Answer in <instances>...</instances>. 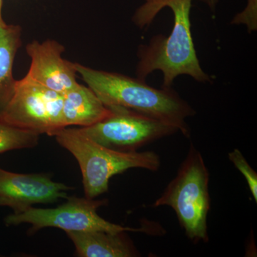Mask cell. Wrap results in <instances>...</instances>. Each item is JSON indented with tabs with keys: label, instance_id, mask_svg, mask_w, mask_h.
Segmentation results:
<instances>
[{
	"label": "cell",
	"instance_id": "6da1fadb",
	"mask_svg": "<svg viewBox=\"0 0 257 257\" xmlns=\"http://www.w3.org/2000/svg\"><path fill=\"white\" fill-rule=\"evenodd\" d=\"M77 74L107 107H122L172 125L189 138L186 119L195 111L175 91L157 89L145 81L75 63Z\"/></svg>",
	"mask_w": 257,
	"mask_h": 257
},
{
	"label": "cell",
	"instance_id": "7a4b0ae2",
	"mask_svg": "<svg viewBox=\"0 0 257 257\" xmlns=\"http://www.w3.org/2000/svg\"><path fill=\"white\" fill-rule=\"evenodd\" d=\"M192 0H170L165 5L173 12L175 23L170 36L157 35L150 44L139 47L138 78L145 81L152 72L163 73V88H171L179 75L187 74L199 82H211L203 71L191 32Z\"/></svg>",
	"mask_w": 257,
	"mask_h": 257
},
{
	"label": "cell",
	"instance_id": "3957f363",
	"mask_svg": "<svg viewBox=\"0 0 257 257\" xmlns=\"http://www.w3.org/2000/svg\"><path fill=\"white\" fill-rule=\"evenodd\" d=\"M56 140L78 162L85 197L95 199L109 190L111 177L133 168L160 169V156L155 152H120L88 138L80 128L64 127L57 132Z\"/></svg>",
	"mask_w": 257,
	"mask_h": 257
},
{
	"label": "cell",
	"instance_id": "277c9868",
	"mask_svg": "<svg viewBox=\"0 0 257 257\" xmlns=\"http://www.w3.org/2000/svg\"><path fill=\"white\" fill-rule=\"evenodd\" d=\"M209 172L202 154L191 144L177 175L153 204L154 207L172 208L187 238L194 243L209 241Z\"/></svg>",
	"mask_w": 257,
	"mask_h": 257
},
{
	"label": "cell",
	"instance_id": "5b68a950",
	"mask_svg": "<svg viewBox=\"0 0 257 257\" xmlns=\"http://www.w3.org/2000/svg\"><path fill=\"white\" fill-rule=\"evenodd\" d=\"M67 202L52 209L30 207L23 212L10 214L5 219L7 226L27 223L32 225L30 234L45 227H56L67 231H102L109 233L152 231L149 226L142 228L126 227L109 222L97 214V209L107 204L106 199L96 200L89 198L67 197Z\"/></svg>",
	"mask_w": 257,
	"mask_h": 257
},
{
	"label": "cell",
	"instance_id": "8992f818",
	"mask_svg": "<svg viewBox=\"0 0 257 257\" xmlns=\"http://www.w3.org/2000/svg\"><path fill=\"white\" fill-rule=\"evenodd\" d=\"M62 108L63 94L25 76L17 80L14 94L0 114V121L40 135L54 136L66 127Z\"/></svg>",
	"mask_w": 257,
	"mask_h": 257
},
{
	"label": "cell",
	"instance_id": "52a82bcc",
	"mask_svg": "<svg viewBox=\"0 0 257 257\" xmlns=\"http://www.w3.org/2000/svg\"><path fill=\"white\" fill-rule=\"evenodd\" d=\"M110 115L81 131L93 141L111 150L136 152L145 145L179 132L160 120L122 107H108Z\"/></svg>",
	"mask_w": 257,
	"mask_h": 257
},
{
	"label": "cell",
	"instance_id": "ba28073f",
	"mask_svg": "<svg viewBox=\"0 0 257 257\" xmlns=\"http://www.w3.org/2000/svg\"><path fill=\"white\" fill-rule=\"evenodd\" d=\"M54 182L44 174H20L0 167V207H8L14 214L23 212L34 204H50L67 199L72 189Z\"/></svg>",
	"mask_w": 257,
	"mask_h": 257
},
{
	"label": "cell",
	"instance_id": "9c48e42d",
	"mask_svg": "<svg viewBox=\"0 0 257 257\" xmlns=\"http://www.w3.org/2000/svg\"><path fill=\"white\" fill-rule=\"evenodd\" d=\"M26 50L31 58L26 75L29 79L61 94L78 84L75 63L62 57L64 47L59 42L34 41L27 45Z\"/></svg>",
	"mask_w": 257,
	"mask_h": 257
},
{
	"label": "cell",
	"instance_id": "30bf717a",
	"mask_svg": "<svg viewBox=\"0 0 257 257\" xmlns=\"http://www.w3.org/2000/svg\"><path fill=\"white\" fill-rule=\"evenodd\" d=\"M126 232L85 231H67L66 234L73 242L78 256H140L138 248Z\"/></svg>",
	"mask_w": 257,
	"mask_h": 257
},
{
	"label": "cell",
	"instance_id": "8fae6325",
	"mask_svg": "<svg viewBox=\"0 0 257 257\" xmlns=\"http://www.w3.org/2000/svg\"><path fill=\"white\" fill-rule=\"evenodd\" d=\"M111 112L90 88L79 83L63 94L62 114L66 127L73 125L92 126L105 119Z\"/></svg>",
	"mask_w": 257,
	"mask_h": 257
},
{
	"label": "cell",
	"instance_id": "7c38bea8",
	"mask_svg": "<svg viewBox=\"0 0 257 257\" xmlns=\"http://www.w3.org/2000/svg\"><path fill=\"white\" fill-rule=\"evenodd\" d=\"M21 35L19 25L5 24L0 26V114L11 99L16 87L13 66L21 46Z\"/></svg>",
	"mask_w": 257,
	"mask_h": 257
},
{
	"label": "cell",
	"instance_id": "4fadbf2b",
	"mask_svg": "<svg viewBox=\"0 0 257 257\" xmlns=\"http://www.w3.org/2000/svg\"><path fill=\"white\" fill-rule=\"evenodd\" d=\"M40 135L11 126L0 121V154L32 148L38 145Z\"/></svg>",
	"mask_w": 257,
	"mask_h": 257
},
{
	"label": "cell",
	"instance_id": "5bb4252c",
	"mask_svg": "<svg viewBox=\"0 0 257 257\" xmlns=\"http://www.w3.org/2000/svg\"><path fill=\"white\" fill-rule=\"evenodd\" d=\"M229 160L246 179V183L255 202H257V173L249 165L238 149L228 154Z\"/></svg>",
	"mask_w": 257,
	"mask_h": 257
},
{
	"label": "cell",
	"instance_id": "9a60e30c",
	"mask_svg": "<svg viewBox=\"0 0 257 257\" xmlns=\"http://www.w3.org/2000/svg\"><path fill=\"white\" fill-rule=\"evenodd\" d=\"M169 1L170 0H145V4L135 12L134 23L142 28L150 25Z\"/></svg>",
	"mask_w": 257,
	"mask_h": 257
},
{
	"label": "cell",
	"instance_id": "2e32d148",
	"mask_svg": "<svg viewBox=\"0 0 257 257\" xmlns=\"http://www.w3.org/2000/svg\"><path fill=\"white\" fill-rule=\"evenodd\" d=\"M231 25H244L248 32L257 30V0H247L246 8L241 13L235 15Z\"/></svg>",
	"mask_w": 257,
	"mask_h": 257
},
{
	"label": "cell",
	"instance_id": "e0dca14e",
	"mask_svg": "<svg viewBox=\"0 0 257 257\" xmlns=\"http://www.w3.org/2000/svg\"><path fill=\"white\" fill-rule=\"evenodd\" d=\"M201 1L207 4L208 6H209V8H210L211 10H213V11L215 10L216 5L217 4L218 0H201Z\"/></svg>",
	"mask_w": 257,
	"mask_h": 257
},
{
	"label": "cell",
	"instance_id": "ac0fdd59",
	"mask_svg": "<svg viewBox=\"0 0 257 257\" xmlns=\"http://www.w3.org/2000/svg\"><path fill=\"white\" fill-rule=\"evenodd\" d=\"M3 0H0V26L5 25V21L3 20V14H2V10H3Z\"/></svg>",
	"mask_w": 257,
	"mask_h": 257
}]
</instances>
